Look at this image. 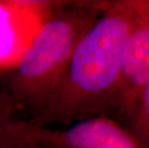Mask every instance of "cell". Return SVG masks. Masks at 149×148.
I'll return each mask as SVG.
<instances>
[{
	"instance_id": "4",
	"label": "cell",
	"mask_w": 149,
	"mask_h": 148,
	"mask_svg": "<svg viewBox=\"0 0 149 148\" xmlns=\"http://www.w3.org/2000/svg\"><path fill=\"white\" fill-rule=\"evenodd\" d=\"M149 80V0H141V15L123 49L113 113L128 119Z\"/></svg>"
},
{
	"instance_id": "6",
	"label": "cell",
	"mask_w": 149,
	"mask_h": 148,
	"mask_svg": "<svg viewBox=\"0 0 149 148\" xmlns=\"http://www.w3.org/2000/svg\"><path fill=\"white\" fill-rule=\"evenodd\" d=\"M18 112L12 100L0 90V127L7 122L15 119V115Z\"/></svg>"
},
{
	"instance_id": "5",
	"label": "cell",
	"mask_w": 149,
	"mask_h": 148,
	"mask_svg": "<svg viewBox=\"0 0 149 148\" xmlns=\"http://www.w3.org/2000/svg\"><path fill=\"white\" fill-rule=\"evenodd\" d=\"M130 133L141 148H149V80L138 97L129 118Z\"/></svg>"
},
{
	"instance_id": "3",
	"label": "cell",
	"mask_w": 149,
	"mask_h": 148,
	"mask_svg": "<svg viewBox=\"0 0 149 148\" xmlns=\"http://www.w3.org/2000/svg\"><path fill=\"white\" fill-rule=\"evenodd\" d=\"M57 1L0 0V74L14 68Z\"/></svg>"
},
{
	"instance_id": "2",
	"label": "cell",
	"mask_w": 149,
	"mask_h": 148,
	"mask_svg": "<svg viewBox=\"0 0 149 148\" xmlns=\"http://www.w3.org/2000/svg\"><path fill=\"white\" fill-rule=\"evenodd\" d=\"M111 1H57L14 68L0 74V90L18 112L32 116L51 95L75 47Z\"/></svg>"
},
{
	"instance_id": "7",
	"label": "cell",
	"mask_w": 149,
	"mask_h": 148,
	"mask_svg": "<svg viewBox=\"0 0 149 148\" xmlns=\"http://www.w3.org/2000/svg\"><path fill=\"white\" fill-rule=\"evenodd\" d=\"M0 148H40L37 146H0Z\"/></svg>"
},
{
	"instance_id": "1",
	"label": "cell",
	"mask_w": 149,
	"mask_h": 148,
	"mask_svg": "<svg viewBox=\"0 0 149 148\" xmlns=\"http://www.w3.org/2000/svg\"><path fill=\"white\" fill-rule=\"evenodd\" d=\"M141 15V0L111 1L75 47L58 86L29 119L68 126L113 112L123 49Z\"/></svg>"
}]
</instances>
